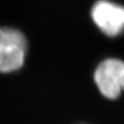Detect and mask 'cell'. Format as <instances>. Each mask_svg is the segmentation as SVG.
I'll return each mask as SVG.
<instances>
[{"instance_id":"7a4b0ae2","label":"cell","mask_w":124,"mask_h":124,"mask_svg":"<svg viewBox=\"0 0 124 124\" xmlns=\"http://www.w3.org/2000/svg\"><path fill=\"white\" fill-rule=\"evenodd\" d=\"M100 94L108 100H116L124 92V61L106 58L98 64L93 73Z\"/></svg>"},{"instance_id":"6da1fadb","label":"cell","mask_w":124,"mask_h":124,"mask_svg":"<svg viewBox=\"0 0 124 124\" xmlns=\"http://www.w3.org/2000/svg\"><path fill=\"white\" fill-rule=\"evenodd\" d=\"M28 42L20 29L0 26V73L20 70L26 60Z\"/></svg>"},{"instance_id":"3957f363","label":"cell","mask_w":124,"mask_h":124,"mask_svg":"<svg viewBox=\"0 0 124 124\" xmlns=\"http://www.w3.org/2000/svg\"><path fill=\"white\" fill-rule=\"evenodd\" d=\"M90 14L93 23L105 35L116 37L124 32V5L111 0H98Z\"/></svg>"}]
</instances>
